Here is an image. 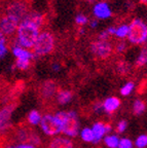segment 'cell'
<instances>
[{
	"label": "cell",
	"instance_id": "obj_10",
	"mask_svg": "<svg viewBox=\"0 0 147 148\" xmlns=\"http://www.w3.org/2000/svg\"><path fill=\"white\" fill-rule=\"evenodd\" d=\"M93 14L96 16L97 18H101V20H104V18H108L111 16L112 12H111V9L109 7V5L105 2H99L97 3L94 6V9H93Z\"/></svg>",
	"mask_w": 147,
	"mask_h": 148
},
{
	"label": "cell",
	"instance_id": "obj_18",
	"mask_svg": "<svg viewBox=\"0 0 147 148\" xmlns=\"http://www.w3.org/2000/svg\"><path fill=\"white\" fill-rule=\"evenodd\" d=\"M128 33H129V26L124 24V25L120 26L118 28H116V30H115V36L122 39V38H126L128 36Z\"/></svg>",
	"mask_w": 147,
	"mask_h": 148
},
{
	"label": "cell",
	"instance_id": "obj_17",
	"mask_svg": "<svg viewBox=\"0 0 147 148\" xmlns=\"http://www.w3.org/2000/svg\"><path fill=\"white\" fill-rule=\"evenodd\" d=\"M72 99V92L68 90H59L58 92V103L61 105H64L66 103L70 101Z\"/></svg>",
	"mask_w": 147,
	"mask_h": 148
},
{
	"label": "cell",
	"instance_id": "obj_26",
	"mask_svg": "<svg viewBox=\"0 0 147 148\" xmlns=\"http://www.w3.org/2000/svg\"><path fill=\"white\" fill-rule=\"evenodd\" d=\"M6 51H7V47H6V41H5V36H3L0 33V58L4 57Z\"/></svg>",
	"mask_w": 147,
	"mask_h": 148
},
{
	"label": "cell",
	"instance_id": "obj_25",
	"mask_svg": "<svg viewBox=\"0 0 147 148\" xmlns=\"http://www.w3.org/2000/svg\"><path fill=\"white\" fill-rule=\"evenodd\" d=\"M133 90H134V82L130 81V82L126 83V84L122 86V88L120 90V92H122V96H128L133 92Z\"/></svg>",
	"mask_w": 147,
	"mask_h": 148
},
{
	"label": "cell",
	"instance_id": "obj_1",
	"mask_svg": "<svg viewBox=\"0 0 147 148\" xmlns=\"http://www.w3.org/2000/svg\"><path fill=\"white\" fill-rule=\"evenodd\" d=\"M40 33V28L27 20H23L16 29V42L21 47L33 49L37 37Z\"/></svg>",
	"mask_w": 147,
	"mask_h": 148
},
{
	"label": "cell",
	"instance_id": "obj_5",
	"mask_svg": "<svg viewBox=\"0 0 147 148\" xmlns=\"http://www.w3.org/2000/svg\"><path fill=\"white\" fill-rule=\"evenodd\" d=\"M91 51L99 59H107L113 51L112 43L108 40H95L91 43Z\"/></svg>",
	"mask_w": 147,
	"mask_h": 148
},
{
	"label": "cell",
	"instance_id": "obj_15",
	"mask_svg": "<svg viewBox=\"0 0 147 148\" xmlns=\"http://www.w3.org/2000/svg\"><path fill=\"white\" fill-rule=\"evenodd\" d=\"M120 105V101L118 98L111 97V98H108V99L104 102L103 107L107 112L111 113V112H114V111L118 108Z\"/></svg>",
	"mask_w": 147,
	"mask_h": 148
},
{
	"label": "cell",
	"instance_id": "obj_34",
	"mask_svg": "<svg viewBox=\"0 0 147 148\" xmlns=\"http://www.w3.org/2000/svg\"><path fill=\"white\" fill-rule=\"evenodd\" d=\"M8 148H35L32 145H28V144H21V145L14 146V147H8Z\"/></svg>",
	"mask_w": 147,
	"mask_h": 148
},
{
	"label": "cell",
	"instance_id": "obj_31",
	"mask_svg": "<svg viewBox=\"0 0 147 148\" xmlns=\"http://www.w3.org/2000/svg\"><path fill=\"white\" fill-rule=\"evenodd\" d=\"M126 42L120 41L116 44V46H115V51H116V53H122V51H126Z\"/></svg>",
	"mask_w": 147,
	"mask_h": 148
},
{
	"label": "cell",
	"instance_id": "obj_33",
	"mask_svg": "<svg viewBox=\"0 0 147 148\" xmlns=\"http://www.w3.org/2000/svg\"><path fill=\"white\" fill-rule=\"evenodd\" d=\"M108 37H109L108 32L107 31H103L98 36V40H108Z\"/></svg>",
	"mask_w": 147,
	"mask_h": 148
},
{
	"label": "cell",
	"instance_id": "obj_2",
	"mask_svg": "<svg viewBox=\"0 0 147 148\" xmlns=\"http://www.w3.org/2000/svg\"><path fill=\"white\" fill-rule=\"evenodd\" d=\"M56 117L61 123V132L70 137H75L77 135L78 120L75 112H60L56 115Z\"/></svg>",
	"mask_w": 147,
	"mask_h": 148
},
{
	"label": "cell",
	"instance_id": "obj_30",
	"mask_svg": "<svg viewBox=\"0 0 147 148\" xmlns=\"http://www.w3.org/2000/svg\"><path fill=\"white\" fill-rule=\"evenodd\" d=\"M75 22L78 25H84V24L87 23V18L84 14H78L75 18Z\"/></svg>",
	"mask_w": 147,
	"mask_h": 148
},
{
	"label": "cell",
	"instance_id": "obj_36",
	"mask_svg": "<svg viewBox=\"0 0 147 148\" xmlns=\"http://www.w3.org/2000/svg\"><path fill=\"white\" fill-rule=\"evenodd\" d=\"M90 26H91V28H96L97 26H98V21H97V20H92V21L90 22Z\"/></svg>",
	"mask_w": 147,
	"mask_h": 148
},
{
	"label": "cell",
	"instance_id": "obj_37",
	"mask_svg": "<svg viewBox=\"0 0 147 148\" xmlns=\"http://www.w3.org/2000/svg\"><path fill=\"white\" fill-rule=\"evenodd\" d=\"M140 2L144 3V4H146V2H147V0H140Z\"/></svg>",
	"mask_w": 147,
	"mask_h": 148
},
{
	"label": "cell",
	"instance_id": "obj_7",
	"mask_svg": "<svg viewBox=\"0 0 147 148\" xmlns=\"http://www.w3.org/2000/svg\"><path fill=\"white\" fill-rule=\"evenodd\" d=\"M40 123H41V127L43 130V132L46 135L53 136V135L59 134L61 132V123L56 116L46 114L40 119Z\"/></svg>",
	"mask_w": 147,
	"mask_h": 148
},
{
	"label": "cell",
	"instance_id": "obj_20",
	"mask_svg": "<svg viewBox=\"0 0 147 148\" xmlns=\"http://www.w3.org/2000/svg\"><path fill=\"white\" fill-rule=\"evenodd\" d=\"M145 110V102L141 100H136L134 103V113L136 115H140Z\"/></svg>",
	"mask_w": 147,
	"mask_h": 148
},
{
	"label": "cell",
	"instance_id": "obj_8",
	"mask_svg": "<svg viewBox=\"0 0 147 148\" xmlns=\"http://www.w3.org/2000/svg\"><path fill=\"white\" fill-rule=\"evenodd\" d=\"M19 24L20 22L16 18L8 14H4L0 18V33L3 36H12L16 32Z\"/></svg>",
	"mask_w": 147,
	"mask_h": 148
},
{
	"label": "cell",
	"instance_id": "obj_13",
	"mask_svg": "<svg viewBox=\"0 0 147 148\" xmlns=\"http://www.w3.org/2000/svg\"><path fill=\"white\" fill-rule=\"evenodd\" d=\"M40 92H41V96L43 97V99H49L51 97H53L56 92V84L53 81H46L42 84Z\"/></svg>",
	"mask_w": 147,
	"mask_h": 148
},
{
	"label": "cell",
	"instance_id": "obj_19",
	"mask_svg": "<svg viewBox=\"0 0 147 148\" xmlns=\"http://www.w3.org/2000/svg\"><path fill=\"white\" fill-rule=\"evenodd\" d=\"M147 62V53H146V47H143V49L141 51L140 55H139L138 59L136 61V66L138 68L143 67Z\"/></svg>",
	"mask_w": 147,
	"mask_h": 148
},
{
	"label": "cell",
	"instance_id": "obj_9",
	"mask_svg": "<svg viewBox=\"0 0 147 148\" xmlns=\"http://www.w3.org/2000/svg\"><path fill=\"white\" fill-rule=\"evenodd\" d=\"M16 107V103H9L2 109H0V133L6 131L9 127V120L12 117L14 109Z\"/></svg>",
	"mask_w": 147,
	"mask_h": 148
},
{
	"label": "cell",
	"instance_id": "obj_6",
	"mask_svg": "<svg viewBox=\"0 0 147 148\" xmlns=\"http://www.w3.org/2000/svg\"><path fill=\"white\" fill-rule=\"evenodd\" d=\"M6 14L16 18L20 23L24 20L26 14H28V5L24 1H12L6 8Z\"/></svg>",
	"mask_w": 147,
	"mask_h": 148
},
{
	"label": "cell",
	"instance_id": "obj_3",
	"mask_svg": "<svg viewBox=\"0 0 147 148\" xmlns=\"http://www.w3.org/2000/svg\"><path fill=\"white\" fill-rule=\"evenodd\" d=\"M55 49V37L48 31L40 32L33 46L36 56H46L51 53Z\"/></svg>",
	"mask_w": 147,
	"mask_h": 148
},
{
	"label": "cell",
	"instance_id": "obj_24",
	"mask_svg": "<svg viewBox=\"0 0 147 148\" xmlns=\"http://www.w3.org/2000/svg\"><path fill=\"white\" fill-rule=\"evenodd\" d=\"M81 138H82V140H84V141L87 142H93L94 141V135H93V132L91 129H84L81 132Z\"/></svg>",
	"mask_w": 147,
	"mask_h": 148
},
{
	"label": "cell",
	"instance_id": "obj_21",
	"mask_svg": "<svg viewBox=\"0 0 147 148\" xmlns=\"http://www.w3.org/2000/svg\"><path fill=\"white\" fill-rule=\"evenodd\" d=\"M41 117H40V114H39L38 111L36 110H32L28 115V121L32 125H37V123L40 121Z\"/></svg>",
	"mask_w": 147,
	"mask_h": 148
},
{
	"label": "cell",
	"instance_id": "obj_39",
	"mask_svg": "<svg viewBox=\"0 0 147 148\" xmlns=\"http://www.w3.org/2000/svg\"><path fill=\"white\" fill-rule=\"evenodd\" d=\"M87 2H90V3H93V2H95V1H96V0H87Z\"/></svg>",
	"mask_w": 147,
	"mask_h": 148
},
{
	"label": "cell",
	"instance_id": "obj_14",
	"mask_svg": "<svg viewBox=\"0 0 147 148\" xmlns=\"http://www.w3.org/2000/svg\"><path fill=\"white\" fill-rule=\"evenodd\" d=\"M24 20H27V21L31 22L34 25L38 26L39 28H41L42 25H43V16L41 14L36 12H30L26 14V16L24 18Z\"/></svg>",
	"mask_w": 147,
	"mask_h": 148
},
{
	"label": "cell",
	"instance_id": "obj_38",
	"mask_svg": "<svg viewBox=\"0 0 147 148\" xmlns=\"http://www.w3.org/2000/svg\"><path fill=\"white\" fill-rule=\"evenodd\" d=\"M79 33H80V34H83V33H84V30H83V29H80V30H79Z\"/></svg>",
	"mask_w": 147,
	"mask_h": 148
},
{
	"label": "cell",
	"instance_id": "obj_28",
	"mask_svg": "<svg viewBox=\"0 0 147 148\" xmlns=\"http://www.w3.org/2000/svg\"><path fill=\"white\" fill-rule=\"evenodd\" d=\"M117 70L120 74H126L129 72V65L126 62H120L117 64Z\"/></svg>",
	"mask_w": 147,
	"mask_h": 148
},
{
	"label": "cell",
	"instance_id": "obj_12",
	"mask_svg": "<svg viewBox=\"0 0 147 148\" xmlns=\"http://www.w3.org/2000/svg\"><path fill=\"white\" fill-rule=\"evenodd\" d=\"M12 53L16 56V59H25V60L31 61V59L34 58V55L31 51H29L28 49H24L23 47L19 45L18 42L12 46Z\"/></svg>",
	"mask_w": 147,
	"mask_h": 148
},
{
	"label": "cell",
	"instance_id": "obj_29",
	"mask_svg": "<svg viewBox=\"0 0 147 148\" xmlns=\"http://www.w3.org/2000/svg\"><path fill=\"white\" fill-rule=\"evenodd\" d=\"M133 147V143L132 141H130L129 139H122L118 142V148H132Z\"/></svg>",
	"mask_w": 147,
	"mask_h": 148
},
{
	"label": "cell",
	"instance_id": "obj_22",
	"mask_svg": "<svg viewBox=\"0 0 147 148\" xmlns=\"http://www.w3.org/2000/svg\"><path fill=\"white\" fill-rule=\"evenodd\" d=\"M118 138L116 136H107L105 138V143L106 145L110 148H116L118 146Z\"/></svg>",
	"mask_w": 147,
	"mask_h": 148
},
{
	"label": "cell",
	"instance_id": "obj_32",
	"mask_svg": "<svg viewBox=\"0 0 147 148\" xmlns=\"http://www.w3.org/2000/svg\"><path fill=\"white\" fill-rule=\"evenodd\" d=\"M126 120H122L120 123H118V125H117V127H116V132H118V133H122L126 130Z\"/></svg>",
	"mask_w": 147,
	"mask_h": 148
},
{
	"label": "cell",
	"instance_id": "obj_27",
	"mask_svg": "<svg viewBox=\"0 0 147 148\" xmlns=\"http://www.w3.org/2000/svg\"><path fill=\"white\" fill-rule=\"evenodd\" d=\"M136 145L139 148H143L147 145V136L146 135H142V136L138 137V139L136 140Z\"/></svg>",
	"mask_w": 147,
	"mask_h": 148
},
{
	"label": "cell",
	"instance_id": "obj_23",
	"mask_svg": "<svg viewBox=\"0 0 147 148\" xmlns=\"http://www.w3.org/2000/svg\"><path fill=\"white\" fill-rule=\"evenodd\" d=\"M30 60H25V59H16V68L21 70H26L30 67Z\"/></svg>",
	"mask_w": 147,
	"mask_h": 148
},
{
	"label": "cell",
	"instance_id": "obj_11",
	"mask_svg": "<svg viewBox=\"0 0 147 148\" xmlns=\"http://www.w3.org/2000/svg\"><path fill=\"white\" fill-rule=\"evenodd\" d=\"M74 144L71 140L64 137H58L52 140L48 144V148H73Z\"/></svg>",
	"mask_w": 147,
	"mask_h": 148
},
{
	"label": "cell",
	"instance_id": "obj_4",
	"mask_svg": "<svg viewBox=\"0 0 147 148\" xmlns=\"http://www.w3.org/2000/svg\"><path fill=\"white\" fill-rule=\"evenodd\" d=\"M128 39L133 44H142L147 39V27L144 22L139 18H135L129 26Z\"/></svg>",
	"mask_w": 147,
	"mask_h": 148
},
{
	"label": "cell",
	"instance_id": "obj_35",
	"mask_svg": "<svg viewBox=\"0 0 147 148\" xmlns=\"http://www.w3.org/2000/svg\"><path fill=\"white\" fill-rule=\"evenodd\" d=\"M115 30H116V28H114V27H109L106 31L108 32L109 35H114L115 34Z\"/></svg>",
	"mask_w": 147,
	"mask_h": 148
},
{
	"label": "cell",
	"instance_id": "obj_16",
	"mask_svg": "<svg viewBox=\"0 0 147 148\" xmlns=\"http://www.w3.org/2000/svg\"><path fill=\"white\" fill-rule=\"evenodd\" d=\"M93 135H94V143H97V142L100 141V139L104 136V134L106 133L105 131V127H104V123H97L94 125L93 127Z\"/></svg>",
	"mask_w": 147,
	"mask_h": 148
}]
</instances>
